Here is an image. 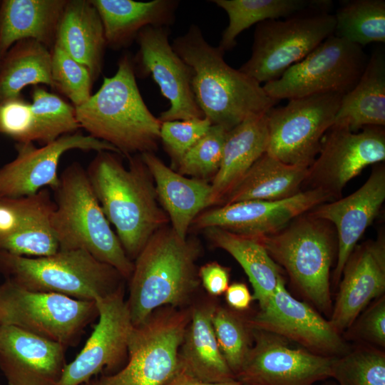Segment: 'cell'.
Returning <instances> with one entry per match:
<instances>
[{
	"mask_svg": "<svg viewBox=\"0 0 385 385\" xmlns=\"http://www.w3.org/2000/svg\"><path fill=\"white\" fill-rule=\"evenodd\" d=\"M171 45L190 68L195 101L212 125L230 130L249 118L267 113L278 103L260 83L229 66L224 59L225 52L210 44L197 25L191 24Z\"/></svg>",
	"mask_w": 385,
	"mask_h": 385,
	"instance_id": "2",
	"label": "cell"
},
{
	"mask_svg": "<svg viewBox=\"0 0 385 385\" xmlns=\"http://www.w3.org/2000/svg\"><path fill=\"white\" fill-rule=\"evenodd\" d=\"M51 223L59 250H83L108 264L128 281L133 262L125 252L92 189L86 170L73 163L59 176L53 190Z\"/></svg>",
	"mask_w": 385,
	"mask_h": 385,
	"instance_id": "5",
	"label": "cell"
},
{
	"mask_svg": "<svg viewBox=\"0 0 385 385\" xmlns=\"http://www.w3.org/2000/svg\"><path fill=\"white\" fill-rule=\"evenodd\" d=\"M230 307L217 305L212 324L221 353L234 376L244 364L253 344L247 317Z\"/></svg>",
	"mask_w": 385,
	"mask_h": 385,
	"instance_id": "36",
	"label": "cell"
},
{
	"mask_svg": "<svg viewBox=\"0 0 385 385\" xmlns=\"http://www.w3.org/2000/svg\"><path fill=\"white\" fill-rule=\"evenodd\" d=\"M211 126L212 123L207 118L161 122L160 140L173 168H176L183 157Z\"/></svg>",
	"mask_w": 385,
	"mask_h": 385,
	"instance_id": "42",
	"label": "cell"
},
{
	"mask_svg": "<svg viewBox=\"0 0 385 385\" xmlns=\"http://www.w3.org/2000/svg\"><path fill=\"white\" fill-rule=\"evenodd\" d=\"M51 52L53 88L70 99L73 106L83 104L92 95L94 81L90 71L56 43H54Z\"/></svg>",
	"mask_w": 385,
	"mask_h": 385,
	"instance_id": "40",
	"label": "cell"
},
{
	"mask_svg": "<svg viewBox=\"0 0 385 385\" xmlns=\"http://www.w3.org/2000/svg\"><path fill=\"white\" fill-rule=\"evenodd\" d=\"M55 202L48 188L20 197H0V235L24 230L51 215Z\"/></svg>",
	"mask_w": 385,
	"mask_h": 385,
	"instance_id": "38",
	"label": "cell"
},
{
	"mask_svg": "<svg viewBox=\"0 0 385 385\" xmlns=\"http://www.w3.org/2000/svg\"><path fill=\"white\" fill-rule=\"evenodd\" d=\"M368 57L362 47L332 34L280 78L262 86L277 101L318 94H345L359 80Z\"/></svg>",
	"mask_w": 385,
	"mask_h": 385,
	"instance_id": "11",
	"label": "cell"
},
{
	"mask_svg": "<svg viewBox=\"0 0 385 385\" xmlns=\"http://www.w3.org/2000/svg\"><path fill=\"white\" fill-rule=\"evenodd\" d=\"M66 349L19 327L0 324V369L8 385H58Z\"/></svg>",
	"mask_w": 385,
	"mask_h": 385,
	"instance_id": "21",
	"label": "cell"
},
{
	"mask_svg": "<svg viewBox=\"0 0 385 385\" xmlns=\"http://www.w3.org/2000/svg\"><path fill=\"white\" fill-rule=\"evenodd\" d=\"M266 113L249 118L228 131L220 166L214 176L207 207L218 206L250 168L267 150Z\"/></svg>",
	"mask_w": 385,
	"mask_h": 385,
	"instance_id": "25",
	"label": "cell"
},
{
	"mask_svg": "<svg viewBox=\"0 0 385 385\" xmlns=\"http://www.w3.org/2000/svg\"><path fill=\"white\" fill-rule=\"evenodd\" d=\"M328 222L302 214L279 231L258 240L294 289L317 310L330 317V270L337 252Z\"/></svg>",
	"mask_w": 385,
	"mask_h": 385,
	"instance_id": "6",
	"label": "cell"
},
{
	"mask_svg": "<svg viewBox=\"0 0 385 385\" xmlns=\"http://www.w3.org/2000/svg\"><path fill=\"white\" fill-rule=\"evenodd\" d=\"M31 103L34 118V142L42 145L81 128L76 108L58 95L35 86Z\"/></svg>",
	"mask_w": 385,
	"mask_h": 385,
	"instance_id": "35",
	"label": "cell"
},
{
	"mask_svg": "<svg viewBox=\"0 0 385 385\" xmlns=\"http://www.w3.org/2000/svg\"><path fill=\"white\" fill-rule=\"evenodd\" d=\"M210 242L228 252L242 267L253 288V300L260 308L272 295L281 275L279 266L257 239L232 233L218 227L203 230Z\"/></svg>",
	"mask_w": 385,
	"mask_h": 385,
	"instance_id": "31",
	"label": "cell"
},
{
	"mask_svg": "<svg viewBox=\"0 0 385 385\" xmlns=\"http://www.w3.org/2000/svg\"><path fill=\"white\" fill-rule=\"evenodd\" d=\"M247 321L252 329L276 334L324 356H341L351 346L329 319L288 292L282 275L267 302Z\"/></svg>",
	"mask_w": 385,
	"mask_h": 385,
	"instance_id": "15",
	"label": "cell"
},
{
	"mask_svg": "<svg viewBox=\"0 0 385 385\" xmlns=\"http://www.w3.org/2000/svg\"><path fill=\"white\" fill-rule=\"evenodd\" d=\"M53 212L24 230L0 235V250L27 257H41L57 252L59 245L51 223Z\"/></svg>",
	"mask_w": 385,
	"mask_h": 385,
	"instance_id": "41",
	"label": "cell"
},
{
	"mask_svg": "<svg viewBox=\"0 0 385 385\" xmlns=\"http://www.w3.org/2000/svg\"><path fill=\"white\" fill-rule=\"evenodd\" d=\"M16 149L15 159L0 168L1 197L29 196L48 187L55 190L59 183L58 163L69 150H107L121 155L111 144L78 131L63 135L41 147L34 143H16Z\"/></svg>",
	"mask_w": 385,
	"mask_h": 385,
	"instance_id": "19",
	"label": "cell"
},
{
	"mask_svg": "<svg viewBox=\"0 0 385 385\" xmlns=\"http://www.w3.org/2000/svg\"><path fill=\"white\" fill-rule=\"evenodd\" d=\"M190 320V307L157 309L134 326L125 364L81 385H165L179 373L178 351Z\"/></svg>",
	"mask_w": 385,
	"mask_h": 385,
	"instance_id": "8",
	"label": "cell"
},
{
	"mask_svg": "<svg viewBox=\"0 0 385 385\" xmlns=\"http://www.w3.org/2000/svg\"><path fill=\"white\" fill-rule=\"evenodd\" d=\"M198 277L207 294L212 297L225 294L229 286V269L215 261L201 266L198 269Z\"/></svg>",
	"mask_w": 385,
	"mask_h": 385,
	"instance_id": "45",
	"label": "cell"
},
{
	"mask_svg": "<svg viewBox=\"0 0 385 385\" xmlns=\"http://www.w3.org/2000/svg\"><path fill=\"white\" fill-rule=\"evenodd\" d=\"M55 43L86 66L94 81L98 78L107 44L101 19L90 0H67Z\"/></svg>",
	"mask_w": 385,
	"mask_h": 385,
	"instance_id": "28",
	"label": "cell"
},
{
	"mask_svg": "<svg viewBox=\"0 0 385 385\" xmlns=\"http://www.w3.org/2000/svg\"><path fill=\"white\" fill-rule=\"evenodd\" d=\"M329 322L342 335L357 316L385 292V241L356 245L346 262Z\"/></svg>",
	"mask_w": 385,
	"mask_h": 385,
	"instance_id": "22",
	"label": "cell"
},
{
	"mask_svg": "<svg viewBox=\"0 0 385 385\" xmlns=\"http://www.w3.org/2000/svg\"><path fill=\"white\" fill-rule=\"evenodd\" d=\"M120 156L97 152L86 170L104 215L133 262L150 237L170 221L140 154L127 158L128 167Z\"/></svg>",
	"mask_w": 385,
	"mask_h": 385,
	"instance_id": "1",
	"label": "cell"
},
{
	"mask_svg": "<svg viewBox=\"0 0 385 385\" xmlns=\"http://www.w3.org/2000/svg\"><path fill=\"white\" fill-rule=\"evenodd\" d=\"M75 108L81 128L115 147L122 156L157 150L161 121L142 98L129 54L121 56L115 73L104 78L96 93Z\"/></svg>",
	"mask_w": 385,
	"mask_h": 385,
	"instance_id": "4",
	"label": "cell"
},
{
	"mask_svg": "<svg viewBox=\"0 0 385 385\" xmlns=\"http://www.w3.org/2000/svg\"><path fill=\"white\" fill-rule=\"evenodd\" d=\"M334 200L319 189H307L279 200H247L202 211L190 227H218L239 235L259 239L274 234L316 206Z\"/></svg>",
	"mask_w": 385,
	"mask_h": 385,
	"instance_id": "18",
	"label": "cell"
},
{
	"mask_svg": "<svg viewBox=\"0 0 385 385\" xmlns=\"http://www.w3.org/2000/svg\"><path fill=\"white\" fill-rule=\"evenodd\" d=\"M38 84L53 88L51 50L36 40L19 41L0 60V101L20 96L26 86Z\"/></svg>",
	"mask_w": 385,
	"mask_h": 385,
	"instance_id": "33",
	"label": "cell"
},
{
	"mask_svg": "<svg viewBox=\"0 0 385 385\" xmlns=\"http://www.w3.org/2000/svg\"><path fill=\"white\" fill-rule=\"evenodd\" d=\"M95 302L98 321L83 349L66 364L58 385H81L101 372L112 374L128 360L134 325L125 299V285Z\"/></svg>",
	"mask_w": 385,
	"mask_h": 385,
	"instance_id": "14",
	"label": "cell"
},
{
	"mask_svg": "<svg viewBox=\"0 0 385 385\" xmlns=\"http://www.w3.org/2000/svg\"><path fill=\"white\" fill-rule=\"evenodd\" d=\"M334 16L337 37L361 47L385 42L384 0L342 1Z\"/></svg>",
	"mask_w": 385,
	"mask_h": 385,
	"instance_id": "34",
	"label": "cell"
},
{
	"mask_svg": "<svg viewBox=\"0 0 385 385\" xmlns=\"http://www.w3.org/2000/svg\"><path fill=\"white\" fill-rule=\"evenodd\" d=\"M98 317L95 301L29 291L8 279L0 284V324L19 327L66 348L78 344L85 328Z\"/></svg>",
	"mask_w": 385,
	"mask_h": 385,
	"instance_id": "10",
	"label": "cell"
},
{
	"mask_svg": "<svg viewBox=\"0 0 385 385\" xmlns=\"http://www.w3.org/2000/svg\"><path fill=\"white\" fill-rule=\"evenodd\" d=\"M307 173L308 167L284 163L266 152L250 168L220 205L247 200L274 201L288 198L301 191Z\"/></svg>",
	"mask_w": 385,
	"mask_h": 385,
	"instance_id": "29",
	"label": "cell"
},
{
	"mask_svg": "<svg viewBox=\"0 0 385 385\" xmlns=\"http://www.w3.org/2000/svg\"><path fill=\"white\" fill-rule=\"evenodd\" d=\"M228 16L218 47L234 48L237 37L245 29L266 20L285 19L310 9L331 10L329 0H212Z\"/></svg>",
	"mask_w": 385,
	"mask_h": 385,
	"instance_id": "32",
	"label": "cell"
},
{
	"mask_svg": "<svg viewBox=\"0 0 385 385\" xmlns=\"http://www.w3.org/2000/svg\"><path fill=\"white\" fill-rule=\"evenodd\" d=\"M165 385H242L236 379L221 382H208L195 379L183 374H178Z\"/></svg>",
	"mask_w": 385,
	"mask_h": 385,
	"instance_id": "47",
	"label": "cell"
},
{
	"mask_svg": "<svg viewBox=\"0 0 385 385\" xmlns=\"http://www.w3.org/2000/svg\"><path fill=\"white\" fill-rule=\"evenodd\" d=\"M218 302L209 295L191 304L190 320L178 351L179 373L208 382L235 379L220 349L212 324Z\"/></svg>",
	"mask_w": 385,
	"mask_h": 385,
	"instance_id": "23",
	"label": "cell"
},
{
	"mask_svg": "<svg viewBox=\"0 0 385 385\" xmlns=\"http://www.w3.org/2000/svg\"><path fill=\"white\" fill-rule=\"evenodd\" d=\"M67 0H4L0 4V60L16 42L36 40L48 48L56 41Z\"/></svg>",
	"mask_w": 385,
	"mask_h": 385,
	"instance_id": "27",
	"label": "cell"
},
{
	"mask_svg": "<svg viewBox=\"0 0 385 385\" xmlns=\"http://www.w3.org/2000/svg\"><path fill=\"white\" fill-rule=\"evenodd\" d=\"M334 16L326 9L260 22L251 56L239 70L260 84L275 81L334 34Z\"/></svg>",
	"mask_w": 385,
	"mask_h": 385,
	"instance_id": "9",
	"label": "cell"
},
{
	"mask_svg": "<svg viewBox=\"0 0 385 385\" xmlns=\"http://www.w3.org/2000/svg\"><path fill=\"white\" fill-rule=\"evenodd\" d=\"M90 1L101 19L107 46L117 50L130 46L147 26H172L180 4L177 0Z\"/></svg>",
	"mask_w": 385,
	"mask_h": 385,
	"instance_id": "26",
	"label": "cell"
},
{
	"mask_svg": "<svg viewBox=\"0 0 385 385\" xmlns=\"http://www.w3.org/2000/svg\"><path fill=\"white\" fill-rule=\"evenodd\" d=\"M0 134L16 143H34L31 105L21 96L0 101Z\"/></svg>",
	"mask_w": 385,
	"mask_h": 385,
	"instance_id": "44",
	"label": "cell"
},
{
	"mask_svg": "<svg viewBox=\"0 0 385 385\" xmlns=\"http://www.w3.org/2000/svg\"><path fill=\"white\" fill-rule=\"evenodd\" d=\"M314 385H338V384L335 381H328V382H324V383L320 384H316Z\"/></svg>",
	"mask_w": 385,
	"mask_h": 385,
	"instance_id": "48",
	"label": "cell"
},
{
	"mask_svg": "<svg viewBox=\"0 0 385 385\" xmlns=\"http://www.w3.org/2000/svg\"><path fill=\"white\" fill-rule=\"evenodd\" d=\"M385 160L384 126H366L352 132L333 124L324 135L319 153L308 167L304 181L310 188L337 198L348 182L365 168Z\"/></svg>",
	"mask_w": 385,
	"mask_h": 385,
	"instance_id": "13",
	"label": "cell"
},
{
	"mask_svg": "<svg viewBox=\"0 0 385 385\" xmlns=\"http://www.w3.org/2000/svg\"><path fill=\"white\" fill-rule=\"evenodd\" d=\"M140 155L152 176L158 202L169 218L170 227L180 238L186 239L192 221L207 208L210 184L180 175L154 153Z\"/></svg>",
	"mask_w": 385,
	"mask_h": 385,
	"instance_id": "24",
	"label": "cell"
},
{
	"mask_svg": "<svg viewBox=\"0 0 385 385\" xmlns=\"http://www.w3.org/2000/svg\"><path fill=\"white\" fill-rule=\"evenodd\" d=\"M332 378L338 385H385V352L370 344L355 343L334 359Z\"/></svg>",
	"mask_w": 385,
	"mask_h": 385,
	"instance_id": "37",
	"label": "cell"
},
{
	"mask_svg": "<svg viewBox=\"0 0 385 385\" xmlns=\"http://www.w3.org/2000/svg\"><path fill=\"white\" fill-rule=\"evenodd\" d=\"M170 31L165 26H147L136 37L138 51L133 58L135 76H151L169 108L160 113L161 122L205 118L192 88L190 68L169 42Z\"/></svg>",
	"mask_w": 385,
	"mask_h": 385,
	"instance_id": "17",
	"label": "cell"
},
{
	"mask_svg": "<svg viewBox=\"0 0 385 385\" xmlns=\"http://www.w3.org/2000/svg\"><path fill=\"white\" fill-rule=\"evenodd\" d=\"M225 299L228 307L240 312L248 309L253 300L247 286L242 282L229 284L225 292Z\"/></svg>",
	"mask_w": 385,
	"mask_h": 385,
	"instance_id": "46",
	"label": "cell"
},
{
	"mask_svg": "<svg viewBox=\"0 0 385 385\" xmlns=\"http://www.w3.org/2000/svg\"><path fill=\"white\" fill-rule=\"evenodd\" d=\"M0 273L29 291L53 292L86 301L108 296L125 285L112 266L83 250H59L41 257L19 256L0 250Z\"/></svg>",
	"mask_w": 385,
	"mask_h": 385,
	"instance_id": "7",
	"label": "cell"
},
{
	"mask_svg": "<svg viewBox=\"0 0 385 385\" xmlns=\"http://www.w3.org/2000/svg\"><path fill=\"white\" fill-rule=\"evenodd\" d=\"M385 200V168L376 164L367 180L351 195L320 204L308 213L334 225L337 263L332 282L338 285L346 262L366 228L377 216Z\"/></svg>",
	"mask_w": 385,
	"mask_h": 385,
	"instance_id": "20",
	"label": "cell"
},
{
	"mask_svg": "<svg viewBox=\"0 0 385 385\" xmlns=\"http://www.w3.org/2000/svg\"><path fill=\"white\" fill-rule=\"evenodd\" d=\"M253 344L235 379L242 385H314L332 378L336 357L290 346L276 334L252 329Z\"/></svg>",
	"mask_w": 385,
	"mask_h": 385,
	"instance_id": "16",
	"label": "cell"
},
{
	"mask_svg": "<svg viewBox=\"0 0 385 385\" xmlns=\"http://www.w3.org/2000/svg\"><path fill=\"white\" fill-rule=\"evenodd\" d=\"M227 129L212 125L208 132L183 157L176 167L184 176L206 180L217 173L221 164Z\"/></svg>",
	"mask_w": 385,
	"mask_h": 385,
	"instance_id": "39",
	"label": "cell"
},
{
	"mask_svg": "<svg viewBox=\"0 0 385 385\" xmlns=\"http://www.w3.org/2000/svg\"><path fill=\"white\" fill-rule=\"evenodd\" d=\"M346 341L385 347V295L371 302L342 334Z\"/></svg>",
	"mask_w": 385,
	"mask_h": 385,
	"instance_id": "43",
	"label": "cell"
},
{
	"mask_svg": "<svg viewBox=\"0 0 385 385\" xmlns=\"http://www.w3.org/2000/svg\"><path fill=\"white\" fill-rule=\"evenodd\" d=\"M343 94L314 95L288 100L267 113V153L284 163L309 167L322 138L334 123Z\"/></svg>",
	"mask_w": 385,
	"mask_h": 385,
	"instance_id": "12",
	"label": "cell"
},
{
	"mask_svg": "<svg viewBox=\"0 0 385 385\" xmlns=\"http://www.w3.org/2000/svg\"><path fill=\"white\" fill-rule=\"evenodd\" d=\"M1 385V384H0Z\"/></svg>",
	"mask_w": 385,
	"mask_h": 385,
	"instance_id": "49",
	"label": "cell"
},
{
	"mask_svg": "<svg viewBox=\"0 0 385 385\" xmlns=\"http://www.w3.org/2000/svg\"><path fill=\"white\" fill-rule=\"evenodd\" d=\"M334 124L357 132L385 125V53L376 49L354 87L344 94Z\"/></svg>",
	"mask_w": 385,
	"mask_h": 385,
	"instance_id": "30",
	"label": "cell"
},
{
	"mask_svg": "<svg viewBox=\"0 0 385 385\" xmlns=\"http://www.w3.org/2000/svg\"><path fill=\"white\" fill-rule=\"evenodd\" d=\"M201 245L195 237L180 238L170 226L156 231L133 261L126 299L134 326L157 309L186 308L198 296L197 260Z\"/></svg>",
	"mask_w": 385,
	"mask_h": 385,
	"instance_id": "3",
	"label": "cell"
}]
</instances>
